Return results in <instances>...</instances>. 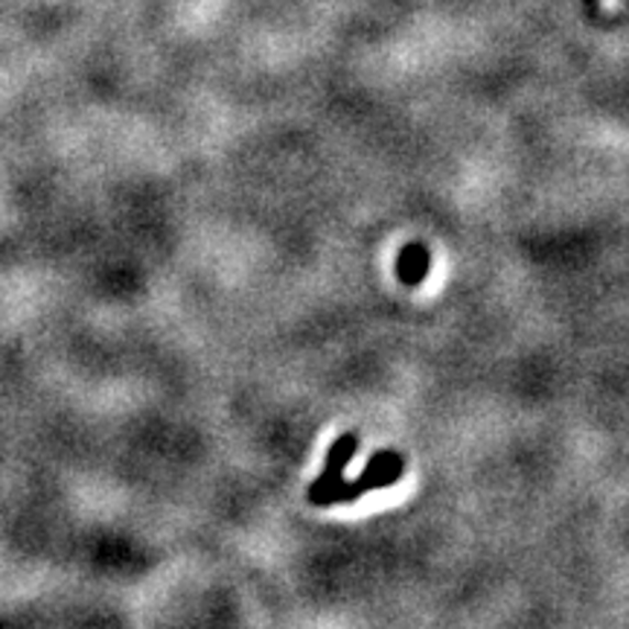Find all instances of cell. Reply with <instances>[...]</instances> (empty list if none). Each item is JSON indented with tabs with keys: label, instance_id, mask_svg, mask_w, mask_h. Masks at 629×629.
Listing matches in <instances>:
<instances>
[{
	"label": "cell",
	"instance_id": "cell-1",
	"mask_svg": "<svg viewBox=\"0 0 629 629\" xmlns=\"http://www.w3.org/2000/svg\"><path fill=\"white\" fill-rule=\"evenodd\" d=\"M406 472V461L397 452H376L371 455L367 466L362 470L356 481H332V484H312L309 487V505L314 507H332V505H353L362 496L373 493V489H385L390 484H397Z\"/></svg>",
	"mask_w": 629,
	"mask_h": 629
},
{
	"label": "cell",
	"instance_id": "cell-2",
	"mask_svg": "<svg viewBox=\"0 0 629 629\" xmlns=\"http://www.w3.org/2000/svg\"><path fill=\"white\" fill-rule=\"evenodd\" d=\"M356 452H358L356 434H353V431L341 434V438L330 446V452H327V461H323L321 475H318V481H312V484H332V481L344 478V466L353 461Z\"/></svg>",
	"mask_w": 629,
	"mask_h": 629
},
{
	"label": "cell",
	"instance_id": "cell-3",
	"mask_svg": "<svg viewBox=\"0 0 629 629\" xmlns=\"http://www.w3.org/2000/svg\"><path fill=\"white\" fill-rule=\"evenodd\" d=\"M429 268H431V257H429V249L420 245V242H411L406 249L399 251L397 257V277L406 286H422V280L429 277Z\"/></svg>",
	"mask_w": 629,
	"mask_h": 629
}]
</instances>
